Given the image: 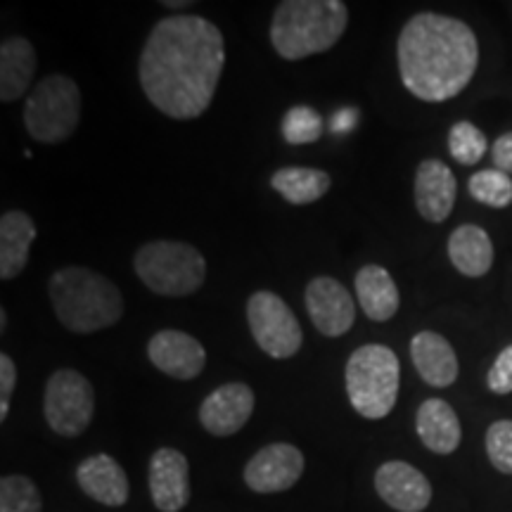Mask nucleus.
I'll use <instances>...</instances> for the list:
<instances>
[{
  "mask_svg": "<svg viewBox=\"0 0 512 512\" xmlns=\"http://www.w3.org/2000/svg\"><path fill=\"white\" fill-rule=\"evenodd\" d=\"M226 43L221 29L200 15L159 19L147 36L138 79L147 100L166 117H202L219 88Z\"/></svg>",
  "mask_w": 512,
  "mask_h": 512,
  "instance_id": "1",
  "label": "nucleus"
},
{
  "mask_svg": "<svg viewBox=\"0 0 512 512\" xmlns=\"http://www.w3.org/2000/svg\"><path fill=\"white\" fill-rule=\"evenodd\" d=\"M396 60L408 93L425 102H446L470 86L479 67V41L456 17L420 12L403 24Z\"/></svg>",
  "mask_w": 512,
  "mask_h": 512,
  "instance_id": "2",
  "label": "nucleus"
},
{
  "mask_svg": "<svg viewBox=\"0 0 512 512\" xmlns=\"http://www.w3.org/2000/svg\"><path fill=\"white\" fill-rule=\"evenodd\" d=\"M55 316L69 332L93 335L112 328L124 316V294L105 275L83 266H67L48 283Z\"/></svg>",
  "mask_w": 512,
  "mask_h": 512,
  "instance_id": "3",
  "label": "nucleus"
},
{
  "mask_svg": "<svg viewBox=\"0 0 512 512\" xmlns=\"http://www.w3.org/2000/svg\"><path fill=\"white\" fill-rule=\"evenodd\" d=\"M347 27L342 0H283L271 19V43L283 60H304L330 50Z\"/></svg>",
  "mask_w": 512,
  "mask_h": 512,
  "instance_id": "4",
  "label": "nucleus"
},
{
  "mask_svg": "<svg viewBox=\"0 0 512 512\" xmlns=\"http://www.w3.org/2000/svg\"><path fill=\"white\" fill-rule=\"evenodd\" d=\"M351 408L366 420H382L394 411L401 387L399 356L384 344H363L351 351L344 368Z\"/></svg>",
  "mask_w": 512,
  "mask_h": 512,
  "instance_id": "5",
  "label": "nucleus"
},
{
  "mask_svg": "<svg viewBox=\"0 0 512 512\" xmlns=\"http://www.w3.org/2000/svg\"><path fill=\"white\" fill-rule=\"evenodd\" d=\"M133 268L147 290L162 297H190L207 278L200 249L178 240L147 242L133 256Z\"/></svg>",
  "mask_w": 512,
  "mask_h": 512,
  "instance_id": "6",
  "label": "nucleus"
},
{
  "mask_svg": "<svg viewBox=\"0 0 512 512\" xmlns=\"http://www.w3.org/2000/svg\"><path fill=\"white\" fill-rule=\"evenodd\" d=\"M81 107L79 83L67 74H50L31 88L24 102V128L38 143L57 145L76 131Z\"/></svg>",
  "mask_w": 512,
  "mask_h": 512,
  "instance_id": "7",
  "label": "nucleus"
},
{
  "mask_svg": "<svg viewBox=\"0 0 512 512\" xmlns=\"http://www.w3.org/2000/svg\"><path fill=\"white\" fill-rule=\"evenodd\" d=\"M95 413V389L86 375L74 368L55 370L43 394V415L60 437L74 439L88 430Z\"/></svg>",
  "mask_w": 512,
  "mask_h": 512,
  "instance_id": "8",
  "label": "nucleus"
},
{
  "mask_svg": "<svg viewBox=\"0 0 512 512\" xmlns=\"http://www.w3.org/2000/svg\"><path fill=\"white\" fill-rule=\"evenodd\" d=\"M247 323L259 349L275 361L292 358L302 349L304 332L294 311L275 292L259 290L247 302Z\"/></svg>",
  "mask_w": 512,
  "mask_h": 512,
  "instance_id": "9",
  "label": "nucleus"
},
{
  "mask_svg": "<svg viewBox=\"0 0 512 512\" xmlns=\"http://www.w3.org/2000/svg\"><path fill=\"white\" fill-rule=\"evenodd\" d=\"M304 467V453L297 446L278 441L256 451L245 465L242 477L254 494H280L302 479Z\"/></svg>",
  "mask_w": 512,
  "mask_h": 512,
  "instance_id": "10",
  "label": "nucleus"
},
{
  "mask_svg": "<svg viewBox=\"0 0 512 512\" xmlns=\"http://www.w3.org/2000/svg\"><path fill=\"white\" fill-rule=\"evenodd\" d=\"M306 313L325 337H342L354 328L356 304L351 292L332 275H318L306 285Z\"/></svg>",
  "mask_w": 512,
  "mask_h": 512,
  "instance_id": "11",
  "label": "nucleus"
},
{
  "mask_svg": "<svg viewBox=\"0 0 512 512\" xmlns=\"http://www.w3.org/2000/svg\"><path fill=\"white\" fill-rule=\"evenodd\" d=\"M152 503L159 512H181L190 503V463L178 448L162 446L152 453L147 470Z\"/></svg>",
  "mask_w": 512,
  "mask_h": 512,
  "instance_id": "12",
  "label": "nucleus"
},
{
  "mask_svg": "<svg viewBox=\"0 0 512 512\" xmlns=\"http://www.w3.org/2000/svg\"><path fill=\"white\" fill-rule=\"evenodd\" d=\"M147 358L157 370L174 380H195L207 366V351L188 332L159 330L147 342Z\"/></svg>",
  "mask_w": 512,
  "mask_h": 512,
  "instance_id": "13",
  "label": "nucleus"
},
{
  "mask_svg": "<svg viewBox=\"0 0 512 512\" xmlns=\"http://www.w3.org/2000/svg\"><path fill=\"white\" fill-rule=\"evenodd\" d=\"M254 413V392L245 382H228L216 387L200 406L202 427L214 437H233Z\"/></svg>",
  "mask_w": 512,
  "mask_h": 512,
  "instance_id": "14",
  "label": "nucleus"
},
{
  "mask_svg": "<svg viewBox=\"0 0 512 512\" xmlns=\"http://www.w3.org/2000/svg\"><path fill=\"white\" fill-rule=\"evenodd\" d=\"M375 491L396 512H422L432 501L430 479L403 460H389L377 467Z\"/></svg>",
  "mask_w": 512,
  "mask_h": 512,
  "instance_id": "15",
  "label": "nucleus"
},
{
  "mask_svg": "<svg viewBox=\"0 0 512 512\" xmlns=\"http://www.w3.org/2000/svg\"><path fill=\"white\" fill-rule=\"evenodd\" d=\"M458 183L453 171L439 159H425L415 171V207L430 223H444L456 204Z\"/></svg>",
  "mask_w": 512,
  "mask_h": 512,
  "instance_id": "16",
  "label": "nucleus"
},
{
  "mask_svg": "<svg viewBox=\"0 0 512 512\" xmlns=\"http://www.w3.org/2000/svg\"><path fill=\"white\" fill-rule=\"evenodd\" d=\"M76 484L88 498L107 505V508H121L131 494L124 467L107 453H95V456L83 460L76 467Z\"/></svg>",
  "mask_w": 512,
  "mask_h": 512,
  "instance_id": "17",
  "label": "nucleus"
},
{
  "mask_svg": "<svg viewBox=\"0 0 512 512\" xmlns=\"http://www.w3.org/2000/svg\"><path fill=\"white\" fill-rule=\"evenodd\" d=\"M411 358L418 375L430 384V387L444 389L451 387V384L458 380V356L451 344H448V339L441 337L439 332H418V335L411 339Z\"/></svg>",
  "mask_w": 512,
  "mask_h": 512,
  "instance_id": "18",
  "label": "nucleus"
},
{
  "mask_svg": "<svg viewBox=\"0 0 512 512\" xmlns=\"http://www.w3.org/2000/svg\"><path fill=\"white\" fill-rule=\"evenodd\" d=\"M415 430L422 444L439 456H451L463 439V427L451 403L444 399H427L415 415Z\"/></svg>",
  "mask_w": 512,
  "mask_h": 512,
  "instance_id": "19",
  "label": "nucleus"
},
{
  "mask_svg": "<svg viewBox=\"0 0 512 512\" xmlns=\"http://www.w3.org/2000/svg\"><path fill=\"white\" fill-rule=\"evenodd\" d=\"M36 50L24 36L5 38L0 46V100L24 98L36 76ZM31 93V91H29Z\"/></svg>",
  "mask_w": 512,
  "mask_h": 512,
  "instance_id": "20",
  "label": "nucleus"
},
{
  "mask_svg": "<svg viewBox=\"0 0 512 512\" xmlns=\"http://www.w3.org/2000/svg\"><path fill=\"white\" fill-rule=\"evenodd\" d=\"M34 240L36 226L27 211H5L0 219V278L15 280L27 268Z\"/></svg>",
  "mask_w": 512,
  "mask_h": 512,
  "instance_id": "21",
  "label": "nucleus"
},
{
  "mask_svg": "<svg viewBox=\"0 0 512 512\" xmlns=\"http://www.w3.org/2000/svg\"><path fill=\"white\" fill-rule=\"evenodd\" d=\"M356 297L363 313L375 323H387L401 306V294L387 268L366 264L356 273Z\"/></svg>",
  "mask_w": 512,
  "mask_h": 512,
  "instance_id": "22",
  "label": "nucleus"
},
{
  "mask_svg": "<svg viewBox=\"0 0 512 512\" xmlns=\"http://www.w3.org/2000/svg\"><path fill=\"white\" fill-rule=\"evenodd\" d=\"M448 259L458 273L467 278H482L494 266V242L484 228L465 223L448 238Z\"/></svg>",
  "mask_w": 512,
  "mask_h": 512,
  "instance_id": "23",
  "label": "nucleus"
},
{
  "mask_svg": "<svg viewBox=\"0 0 512 512\" xmlns=\"http://www.w3.org/2000/svg\"><path fill=\"white\" fill-rule=\"evenodd\" d=\"M330 185L332 178L328 171L311 169V166H283L271 178V188L294 207L318 202L320 197L328 195Z\"/></svg>",
  "mask_w": 512,
  "mask_h": 512,
  "instance_id": "24",
  "label": "nucleus"
},
{
  "mask_svg": "<svg viewBox=\"0 0 512 512\" xmlns=\"http://www.w3.org/2000/svg\"><path fill=\"white\" fill-rule=\"evenodd\" d=\"M467 190H470L472 200L486 204L491 209H505L512 204V181L508 174H503L498 169L477 171L467 181Z\"/></svg>",
  "mask_w": 512,
  "mask_h": 512,
  "instance_id": "25",
  "label": "nucleus"
},
{
  "mask_svg": "<svg viewBox=\"0 0 512 512\" xmlns=\"http://www.w3.org/2000/svg\"><path fill=\"white\" fill-rule=\"evenodd\" d=\"M325 124L323 117L309 105H294L285 112L280 121V133H283L285 143L290 145H309L323 136Z\"/></svg>",
  "mask_w": 512,
  "mask_h": 512,
  "instance_id": "26",
  "label": "nucleus"
},
{
  "mask_svg": "<svg viewBox=\"0 0 512 512\" xmlns=\"http://www.w3.org/2000/svg\"><path fill=\"white\" fill-rule=\"evenodd\" d=\"M0 512H43L38 486L24 475H5L0 479Z\"/></svg>",
  "mask_w": 512,
  "mask_h": 512,
  "instance_id": "27",
  "label": "nucleus"
},
{
  "mask_svg": "<svg viewBox=\"0 0 512 512\" xmlns=\"http://www.w3.org/2000/svg\"><path fill=\"white\" fill-rule=\"evenodd\" d=\"M448 152L458 164H477L486 155V136L470 121H458L448 131Z\"/></svg>",
  "mask_w": 512,
  "mask_h": 512,
  "instance_id": "28",
  "label": "nucleus"
},
{
  "mask_svg": "<svg viewBox=\"0 0 512 512\" xmlns=\"http://www.w3.org/2000/svg\"><path fill=\"white\" fill-rule=\"evenodd\" d=\"M486 456L503 475H512V420H496L486 430Z\"/></svg>",
  "mask_w": 512,
  "mask_h": 512,
  "instance_id": "29",
  "label": "nucleus"
},
{
  "mask_svg": "<svg viewBox=\"0 0 512 512\" xmlns=\"http://www.w3.org/2000/svg\"><path fill=\"white\" fill-rule=\"evenodd\" d=\"M486 387L494 394H512V344H508L501 354L496 356L494 366L486 375Z\"/></svg>",
  "mask_w": 512,
  "mask_h": 512,
  "instance_id": "30",
  "label": "nucleus"
},
{
  "mask_svg": "<svg viewBox=\"0 0 512 512\" xmlns=\"http://www.w3.org/2000/svg\"><path fill=\"white\" fill-rule=\"evenodd\" d=\"M17 384V366L10 354H0V422L8 420L10 399Z\"/></svg>",
  "mask_w": 512,
  "mask_h": 512,
  "instance_id": "31",
  "label": "nucleus"
},
{
  "mask_svg": "<svg viewBox=\"0 0 512 512\" xmlns=\"http://www.w3.org/2000/svg\"><path fill=\"white\" fill-rule=\"evenodd\" d=\"M491 157H494L498 171L512 176V131L503 133V136L496 140L494 147H491Z\"/></svg>",
  "mask_w": 512,
  "mask_h": 512,
  "instance_id": "32",
  "label": "nucleus"
},
{
  "mask_svg": "<svg viewBox=\"0 0 512 512\" xmlns=\"http://www.w3.org/2000/svg\"><path fill=\"white\" fill-rule=\"evenodd\" d=\"M190 3H164V8H188Z\"/></svg>",
  "mask_w": 512,
  "mask_h": 512,
  "instance_id": "33",
  "label": "nucleus"
},
{
  "mask_svg": "<svg viewBox=\"0 0 512 512\" xmlns=\"http://www.w3.org/2000/svg\"><path fill=\"white\" fill-rule=\"evenodd\" d=\"M5 323H8V316H5V309L0 311V325H3V330H5Z\"/></svg>",
  "mask_w": 512,
  "mask_h": 512,
  "instance_id": "34",
  "label": "nucleus"
}]
</instances>
